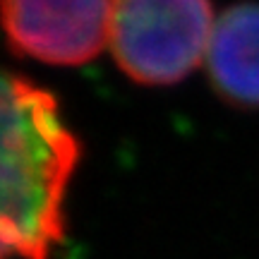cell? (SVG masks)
I'll list each match as a JSON object with an SVG mask.
<instances>
[{"mask_svg":"<svg viewBox=\"0 0 259 259\" xmlns=\"http://www.w3.org/2000/svg\"><path fill=\"white\" fill-rule=\"evenodd\" d=\"M79 154L56 96L0 67V259H51L63 245Z\"/></svg>","mask_w":259,"mask_h":259,"instance_id":"6da1fadb","label":"cell"},{"mask_svg":"<svg viewBox=\"0 0 259 259\" xmlns=\"http://www.w3.org/2000/svg\"><path fill=\"white\" fill-rule=\"evenodd\" d=\"M216 27L211 0H118L111 53L142 87H170L206 63Z\"/></svg>","mask_w":259,"mask_h":259,"instance_id":"7a4b0ae2","label":"cell"},{"mask_svg":"<svg viewBox=\"0 0 259 259\" xmlns=\"http://www.w3.org/2000/svg\"><path fill=\"white\" fill-rule=\"evenodd\" d=\"M118 0H0V27L22 58L79 67L111 46Z\"/></svg>","mask_w":259,"mask_h":259,"instance_id":"3957f363","label":"cell"},{"mask_svg":"<svg viewBox=\"0 0 259 259\" xmlns=\"http://www.w3.org/2000/svg\"><path fill=\"white\" fill-rule=\"evenodd\" d=\"M204 65L226 103L259 108V3H235L216 17Z\"/></svg>","mask_w":259,"mask_h":259,"instance_id":"277c9868","label":"cell"}]
</instances>
